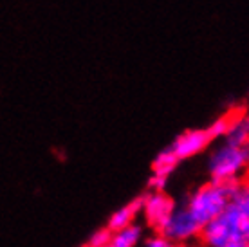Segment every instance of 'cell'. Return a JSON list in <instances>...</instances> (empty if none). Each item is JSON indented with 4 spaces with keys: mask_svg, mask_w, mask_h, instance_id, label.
<instances>
[{
    "mask_svg": "<svg viewBox=\"0 0 249 247\" xmlns=\"http://www.w3.org/2000/svg\"><path fill=\"white\" fill-rule=\"evenodd\" d=\"M249 218L231 202L217 218L202 226L200 242L208 247H248Z\"/></svg>",
    "mask_w": 249,
    "mask_h": 247,
    "instance_id": "obj_1",
    "label": "cell"
},
{
    "mask_svg": "<svg viewBox=\"0 0 249 247\" xmlns=\"http://www.w3.org/2000/svg\"><path fill=\"white\" fill-rule=\"evenodd\" d=\"M238 186H240V180H224V182L212 180L197 188L190 195L186 208L202 226H206L233 202L238 192Z\"/></svg>",
    "mask_w": 249,
    "mask_h": 247,
    "instance_id": "obj_2",
    "label": "cell"
},
{
    "mask_svg": "<svg viewBox=\"0 0 249 247\" xmlns=\"http://www.w3.org/2000/svg\"><path fill=\"white\" fill-rule=\"evenodd\" d=\"M212 180H242L249 172V144H231L222 141L208 161Z\"/></svg>",
    "mask_w": 249,
    "mask_h": 247,
    "instance_id": "obj_3",
    "label": "cell"
},
{
    "mask_svg": "<svg viewBox=\"0 0 249 247\" xmlns=\"http://www.w3.org/2000/svg\"><path fill=\"white\" fill-rule=\"evenodd\" d=\"M161 233L172 242V246H182L193 240H200L202 224L192 215V211L186 206H182V208H175L168 222L162 226Z\"/></svg>",
    "mask_w": 249,
    "mask_h": 247,
    "instance_id": "obj_4",
    "label": "cell"
},
{
    "mask_svg": "<svg viewBox=\"0 0 249 247\" xmlns=\"http://www.w3.org/2000/svg\"><path fill=\"white\" fill-rule=\"evenodd\" d=\"M175 202L162 192V190H152L143 197V218L146 226L154 231H161L162 226L168 222V218L175 211Z\"/></svg>",
    "mask_w": 249,
    "mask_h": 247,
    "instance_id": "obj_5",
    "label": "cell"
},
{
    "mask_svg": "<svg viewBox=\"0 0 249 247\" xmlns=\"http://www.w3.org/2000/svg\"><path fill=\"white\" fill-rule=\"evenodd\" d=\"M212 141H215L210 134L208 128H193L182 132L181 136L175 137V141L170 144V148L174 150V154L184 161V159H192L197 154H202Z\"/></svg>",
    "mask_w": 249,
    "mask_h": 247,
    "instance_id": "obj_6",
    "label": "cell"
},
{
    "mask_svg": "<svg viewBox=\"0 0 249 247\" xmlns=\"http://www.w3.org/2000/svg\"><path fill=\"white\" fill-rule=\"evenodd\" d=\"M143 213V197H137L134 200H130L128 204H124L123 208H119L118 211H114L107 226L112 229V231H118L121 228H126L134 224L137 216Z\"/></svg>",
    "mask_w": 249,
    "mask_h": 247,
    "instance_id": "obj_7",
    "label": "cell"
},
{
    "mask_svg": "<svg viewBox=\"0 0 249 247\" xmlns=\"http://www.w3.org/2000/svg\"><path fill=\"white\" fill-rule=\"evenodd\" d=\"M222 141L231 144H249V124L246 121V114H233L228 126V132Z\"/></svg>",
    "mask_w": 249,
    "mask_h": 247,
    "instance_id": "obj_8",
    "label": "cell"
},
{
    "mask_svg": "<svg viewBox=\"0 0 249 247\" xmlns=\"http://www.w3.org/2000/svg\"><path fill=\"white\" fill-rule=\"evenodd\" d=\"M143 238V228L137 224H130L126 228L114 231L110 247H134Z\"/></svg>",
    "mask_w": 249,
    "mask_h": 247,
    "instance_id": "obj_9",
    "label": "cell"
},
{
    "mask_svg": "<svg viewBox=\"0 0 249 247\" xmlns=\"http://www.w3.org/2000/svg\"><path fill=\"white\" fill-rule=\"evenodd\" d=\"M181 162V159L174 154V150L166 148L162 150L161 154L156 157V161L152 164V170H154V175H159V177H164V179H168L170 175L175 172V168L177 164Z\"/></svg>",
    "mask_w": 249,
    "mask_h": 247,
    "instance_id": "obj_10",
    "label": "cell"
},
{
    "mask_svg": "<svg viewBox=\"0 0 249 247\" xmlns=\"http://www.w3.org/2000/svg\"><path fill=\"white\" fill-rule=\"evenodd\" d=\"M112 235L114 231L108 226L107 228H101V229H96L90 238L87 240L85 246L87 247H108L110 246V242H112Z\"/></svg>",
    "mask_w": 249,
    "mask_h": 247,
    "instance_id": "obj_11",
    "label": "cell"
},
{
    "mask_svg": "<svg viewBox=\"0 0 249 247\" xmlns=\"http://www.w3.org/2000/svg\"><path fill=\"white\" fill-rule=\"evenodd\" d=\"M233 204H237L249 218V175L240 180L238 192H237V195H235V198H233Z\"/></svg>",
    "mask_w": 249,
    "mask_h": 247,
    "instance_id": "obj_12",
    "label": "cell"
},
{
    "mask_svg": "<svg viewBox=\"0 0 249 247\" xmlns=\"http://www.w3.org/2000/svg\"><path fill=\"white\" fill-rule=\"evenodd\" d=\"M230 121H231V116H220V118H217L210 126H208L213 139H224L226 132H228V126H230Z\"/></svg>",
    "mask_w": 249,
    "mask_h": 247,
    "instance_id": "obj_13",
    "label": "cell"
},
{
    "mask_svg": "<svg viewBox=\"0 0 249 247\" xmlns=\"http://www.w3.org/2000/svg\"><path fill=\"white\" fill-rule=\"evenodd\" d=\"M144 246H148V247H170L172 246V242L162 235L161 231H156V235L148 236V238L144 240Z\"/></svg>",
    "mask_w": 249,
    "mask_h": 247,
    "instance_id": "obj_14",
    "label": "cell"
},
{
    "mask_svg": "<svg viewBox=\"0 0 249 247\" xmlns=\"http://www.w3.org/2000/svg\"><path fill=\"white\" fill-rule=\"evenodd\" d=\"M166 182H168V179H164V177H159V175H154V173H152V177H150V190H164Z\"/></svg>",
    "mask_w": 249,
    "mask_h": 247,
    "instance_id": "obj_15",
    "label": "cell"
},
{
    "mask_svg": "<svg viewBox=\"0 0 249 247\" xmlns=\"http://www.w3.org/2000/svg\"><path fill=\"white\" fill-rule=\"evenodd\" d=\"M248 247H249V240H248Z\"/></svg>",
    "mask_w": 249,
    "mask_h": 247,
    "instance_id": "obj_16",
    "label": "cell"
}]
</instances>
